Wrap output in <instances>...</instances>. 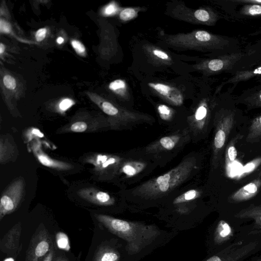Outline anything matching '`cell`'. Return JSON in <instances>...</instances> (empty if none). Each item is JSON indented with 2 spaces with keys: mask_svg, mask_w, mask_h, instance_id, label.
Returning a JSON list of instances; mask_svg holds the SVG:
<instances>
[{
  "mask_svg": "<svg viewBox=\"0 0 261 261\" xmlns=\"http://www.w3.org/2000/svg\"><path fill=\"white\" fill-rule=\"evenodd\" d=\"M196 168V159L189 157L165 174L152 178L133 191L137 196L146 200L161 197L184 182Z\"/></svg>",
  "mask_w": 261,
  "mask_h": 261,
  "instance_id": "3",
  "label": "cell"
},
{
  "mask_svg": "<svg viewBox=\"0 0 261 261\" xmlns=\"http://www.w3.org/2000/svg\"><path fill=\"white\" fill-rule=\"evenodd\" d=\"M166 14L176 19L208 26L215 25L221 18V16L211 8L191 9L179 2L167 4Z\"/></svg>",
  "mask_w": 261,
  "mask_h": 261,
  "instance_id": "5",
  "label": "cell"
},
{
  "mask_svg": "<svg viewBox=\"0 0 261 261\" xmlns=\"http://www.w3.org/2000/svg\"><path fill=\"white\" fill-rule=\"evenodd\" d=\"M123 159L112 154H99L96 157V168L102 173L113 176L119 172Z\"/></svg>",
  "mask_w": 261,
  "mask_h": 261,
  "instance_id": "13",
  "label": "cell"
},
{
  "mask_svg": "<svg viewBox=\"0 0 261 261\" xmlns=\"http://www.w3.org/2000/svg\"><path fill=\"white\" fill-rule=\"evenodd\" d=\"M235 101L251 106H261V84L243 91Z\"/></svg>",
  "mask_w": 261,
  "mask_h": 261,
  "instance_id": "17",
  "label": "cell"
},
{
  "mask_svg": "<svg viewBox=\"0 0 261 261\" xmlns=\"http://www.w3.org/2000/svg\"><path fill=\"white\" fill-rule=\"evenodd\" d=\"M234 3L239 5L245 4H253L261 5V0H232Z\"/></svg>",
  "mask_w": 261,
  "mask_h": 261,
  "instance_id": "35",
  "label": "cell"
},
{
  "mask_svg": "<svg viewBox=\"0 0 261 261\" xmlns=\"http://www.w3.org/2000/svg\"><path fill=\"white\" fill-rule=\"evenodd\" d=\"M57 42L59 43V44H61L64 41V39L61 37H59L57 40Z\"/></svg>",
  "mask_w": 261,
  "mask_h": 261,
  "instance_id": "42",
  "label": "cell"
},
{
  "mask_svg": "<svg viewBox=\"0 0 261 261\" xmlns=\"http://www.w3.org/2000/svg\"><path fill=\"white\" fill-rule=\"evenodd\" d=\"M140 10V8H125L120 11L119 18L123 21H129L137 17Z\"/></svg>",
  "mask_w": 261,
  "mask_h": 261,
  "instance_id": "24",
  "label": "cell"
},
{
  "mask_svg": "<svg viewBox=\"0 0 261 261\" xmlns=\"http://www.w3.org/2000/svg\"><path fill=\"white\" fill-rule=\"evenodd\" d=\"M71 45L77 54L80 55H85V47L80 41L73 40L71 41Z\"/></svg>",
  "mask_w": 261,
  "mask_h": 261,
  "instance_id": "30",
  "label": "cell"
},
{
  "mask_svg": "<svg viewBox=\"0 0 261 261\" xmlns=\"http://www.w3.org/2000/svg\"><path fill=\"white\" fill-rule=\"evenodd\" d=\"M74 103L73 101L68 98L63 99L60 103V109L62 111H65L70 108Z\"/></svg>",
  "mask_w": 261,
  "mask_h": 261,
  "instance_id": "31",
  "label": "cell"
},
{
  "mask_svg": "<svg viewBox=\"0 0 261 261\" xmlns=\"http://www.w3.org/2000/svg\"><path fill=\"white\" fill-rule=\"evenodd\" d=\"M55 251L54 246L53 245L50 248V251L47 255L45 257L43 261H53Z\"/></svg>",
  "mask_w": 261,
  "mask_h": 261,
  "instance_id": "38",
  "label": "cell"
},
{
  "mask_svg": "<svg viewBox=\"0 0 261 261\" xmlns=\"http://www.w3.org/2000/svg\"><path fill=\"white\" fill-rule=\"evenodd\" d=\"M143 49L149 61L158 65H170L173 60L169 54L161 48L150 44H145Z\"/></svg>",
  "mask_w": 261,
  "mask_h": 261,
  "instance_id": "15",
  "label": "cell"
},
{
  "mask_svg": "<svg viewBox=\"0 0 261 261\" xmlns=\"http://www.w3.org/2000/svg\"><path fill=\"white\" fill-rule=\"evenodd\" d=\"M95 217L109 232L126 243L131 261H139L168 244L178 233L154 224L123 220L104 214Z\"/></svg>",
  "mask_w": 261,
  "mask_h": 261,
  "instance_id": "1",
  "label": "cell"
},
{
  "mask_svg": "<svg viewBox=\"0 0 261 261\" xmlns=\"http://www.w3.org/2000/svg\"><path fill=\"white\" fill-rule=\"evenodd\" d=\"M157 110L160 118L164 121H169L173 116V110L165 105H159Z\"/></svg>",
  "mask_w": 261,
  "mask_h": 261,
  "instance_id": "26",
  "label": "cell"
},
{
  "mask_svg": "<svg viewBox=\"0 0 261 261\" xmlns=\"http://www.w3.org/2000/svg\"><path fill=\"white\" fill-rule=\"evenodd\" d=\"M0 31L1 33H9L11 31L10 24L2 19L0 21Z\"/></svg>",
  "mask_w": 261,
  "mask_h": 261,
  "instance_id": "32",
  "label": "cell"
},
{
  "mask_svg": "<svg viewBox=\"0 0 261 261\" xmlns=\"http://www.w3.org/2000/svg\"><path fill=\"white\" fill-rule=\"evenodd\" d=\"M115 6L113 4H110L106 8L105 13L107 15H110L113 13L115 11Z\"/></svg>",
  "mask_w": 261,
  "mask_h": 261,
  "instance_id": "39",
  "label": "cell"
},
{
  "mask_svg": "<svg viewBox=\"0 0 261 261\" xmlns=\"http://www.w3.org/2000/svg\"><path fill=\"white\" fill-rule=\"evenodd\" d=\"M260 220H261V217H260Z\"/></svg>",
  "mask_w": 261,
  "mask_h": 261,
  "instance_id": "47",
  "label": "cell"
},
{
  "mask_svg": "<svg viewBox=\"0 0 261 261\" xmlns=\"http://www.w3.org/2000/svg\"><path fill=\"white\" fill-rule=\"evenodd\" d=\"M260 75L261 51H255L251 59L244 67L222 82L216 90V93H220V90L226 85H230L227 89L232 92L239 83Z\"/></svg>",
  "mask_w": 261,
  "mask_h": 261,
  "instance_id": "7",
  "label": "cell"
},
{
  "mask_svg": "<svg viewBox=\"0 0 261 261\" xmlns=\"http://www.w3.org/2000/svg\"><path fill=\"white\" fill-rule=\"evenodd\" d=\"M53 246L48 231L41 228L32 237L25 261H43Z\"/></svg>",
  "mask_w": 261,
  "mask_h": 261,
  "instance_id": "10",
  "label": "cell"
},
{
  "mask_svg": "<svg viewBox=\"0 0 261 261\" xmlns=\"http://www.w3.org/2000/svg\"><path fill=\"white\" fill-rule=\"evenodd\" d=\"M200 196V192L195 189L190 190L178 196L172 201V206L192 203Z\"/></svg>",
  "mask_w": 261,
  "mask_h": 261,
  "instance_id": "22",
  "label": "cell"
},
{
  "mask_svg": "<svg viewBox=\"0 0 261 261\" xmlns=\"http://www.w3.org/2000/svg\"><path fill=\"white\" fill-rule=\"evenodd\" d=\"M93 261H131L126 243L121 238L114 237L97 250Z\"/></svg>",
  "mask_w": 261,
  "mask_h": 261,
  "instance_id": "8",
  "label": "cell"
},
{
  "mask_svg": "<svg viewBox=\"0 0 261 261\" xmlns=\"http://www.w3.org/2000/svg\"><path fill=\"white\" fill-rule=\"evenodd\" d=\"M88 128L87 124L84 121H77L73 123L70 127L71 132L74 133H83Z\"/></svg>",
  "mask_w": 261,
  "mask_h": 261,
  "instance_id": "28",
  "label": "cell"
},
{
  "mask_svg": "<svg viewBox=\"0 0 261 261\" xmlns=\"http://www.w3.org/2000/svg\"><path fill=\"white\" fill-rule=\"evenodd\" d=\"M148 87L160 97L171 105L175 106H181L184 97L181 91L175 87L162 83L149 82Z\"/></svg>",
  "mask_w": 261,
  "mask_h": 261,
  "instance_id": "12",
  "label": "cell"
},
{
  "mask_svg": "<svg viewBox=\"0 0 261 261\" xmlns=\"http://www.w3.org/2000/svg\"><path fill=\"white\" fill-rule=\"evenodd\" d=\"M57 245L60 249L68 251L70 249V243L68 236L63 232L57 233L56 237Z\"/></svg>",
  "mask_w": 261,
  "mask_h": 261,
  "instance_id": "25",
  "label": "cell"
},
{
  "mask_svg": "<svg viewBox=\"0 0 261 261\" xmlns=\"http://www.w3.org/2000/svg\"><path fill=\"white\" fill-rule=\"evenodd\" d=\"M46 34V29L45 28L40 29L35 34L36 39L39 42L41 41L45 38Z\"/></svg>",
  "mask_w": 261,
  "mask_h": 261,
  "instance_id": "33",
  "label": "cell"
},
{
  "mask_svg": "<svg viewBox=\"0 0 261 261\" xmlns=\"http://www.w3.org/2000/svg\"><path fill=\"white\" fill-rule=\"evenodd\" d=\"M245 191L250 193H254L257 191V188L254 183H250L244 188Z\"/></svg>",
  "mask_w": 261,
  "mask_h": 261,
  "instance_id": "37",
  "label": "cell"
},
{
  "mask_svg": "<svg viewBox=\"0 0 261 261\" xmlns=\"http://www.w3.org/2000/svg\"><path fill=\"white\" fill-rule=\"evenodd\" d=\"M259 121L260 124V125H261V116H260L259 117Z\"/></svg>",
  "mask_w": 261,
  "mask_h": 261,
  "instance_id": "45",
  "label": "cell"
},
{
  "mask_svg": "<svg viewBox=\"0 0 261 261\" xmlns=\"http://www.w3.org/2000/svg\"><path fill=\"white\" fill-rule=\"evenodd\" d=\"M228 155L230 161H233L237 157V152L234 146H230L228 149Z\"/></svg>",
  "mask_w": 261,
  "mask_h": 261,
  "instance_id": "36",
  "label": "cell"
},
{
  "mask_svg": "<svg viewBox=\"0 0 261 261\" xmlns=\"http://www.w3.org/2000/svg\"><path fill=\"white\" fill-rule=\"evenodd\" d=\"M161 41L166 46L176 49L195 50L207 53L210 58L242 50L241 41L233 37L196 30L186 33L164 35Z\"/></svg>",
  "mask_w": 261,
  "mask_h": 261,
  "instance_id": "2",
  "label": "cell"
},
{
  "mask_svg": "<svg viewBox=\"0 0 261 261\" xmlns=\"http://www.w3.org/2000/svg\"><path fill=\"white\" fill-rule=\"evenodd\" d=\"M241 5V7L232 16L237 18L261 17V5L253 4H245Z\"/></svg>",
  "mask_w": 261,
  "mask_h": 261,
  "instance_id": "20",
  "label": "cell"
},
{
  "mask_svg": "<svg viewBox=\"0 0 261 261\" xmlns=\"http://www.w3.org/2000/svg\"><path fill=\"white\" fill-rule=\"evenodd\" d=\"M257 261H261V259H260V260H257Z\"/></svg>",
  "mask_w": 261,
  "mask_h": 261,
  "instance_id": "46",
  "label": "cell"
},
{
  "mask_svg": "<svg viewBox=\"0 0 261 261\" xmlns=\"http://www.w3.org/2000/svg\"><path fill=\"white\" fill-rule=\"evenodd\" d=\"M101 108L106 114L112 117V124L115 128H127L151 120L146 114L119 108L107 101L101 102Z\"/></svg>",
  "mask_w": 261,
  "mask_h": 261,
  "instance_id": "6",
  "label": "cell"
},
{
  "mask_svg": "<svg viewBox=\"0 0 261 261\" xmlns=\"http://www.w3.org/2000/svg\"><path fill=\"white\" fill-rule=\"evenodd\" d=\"M208 113L207 100L204 99L199 105L194 114L188 118L190 128L193 133L196 134L203 127Z\"/></svg>",
  "mask_w": 261,
  "mask_h": 261,
  "instance_id": "16",
  "label": "cell"
},
{
  "mask_svg": "<svg viewBox=\"0 0 261 261\" xmlns=\"http://www.w3.org/2000/svg\"><path fill=\"white\" fill-rule=\"evenodd\" d=\"M188 134L187 130L175 133L162 137L145 147L148 153L157 154L176 149L186 142Z\"/></svg>",
  "mask_w": 261,
  "mask_h": 261,
  "instance_id": "11",
  "label": "cell"
},
{
  "mask_svg": "<svg viewBox=\"0 0 261 261\" xmlns=\"http://www.w3.org/2000/svg\"><path fill=\"white\" fill-rule=\"evenodd\" d=\"M57 261H67V260L64 258H60L59 259H58Z\"/></svg>",
  "mask_w": 261,
  "mask_h": 261,
  "instance_id": "44",
  "label": "cell"
},
{
  "mask_svg": "<svg viewBox=\"0 0 261 261\" xmlns=\"http://www.w3.org/2000/svg\"><path fill=\"white\" fill-rule=\"evenodd\" d=\"M3 82L5 86L9 89L13 90L16 87V81L15 79L11 75H5L3 78Z\"/></svg>",
  "mask_w": 261,
  "mask_h": 261,
  "instance_id": "29",
  "label": "cell"
},
{
  "mask_svg": "<svg viewBox=\"0 0 261 261\" xmlns=\"http://www.w3.org/2000/svg\"><path fill=\"white\" fill-rule=\"evenodd\" d=\"M254 167V165L252 163H249L247 164L245 167H244V171L245 172H248L252 170Z\"/></svg>",
  "mask_w": 261,
  "mask_h": 261,
  "instance_id": "40",
  "label": "cell"
},
{
  "mask_svg": "<svg viewBox=\"0 0 261 261\" xmlns=\"http://www.w3.org/2000/svg\"><path fill=\"white\" fill-rule=\"evenodd\" d=\"M20 231L21 227L19 225L11 229L2 241V249L7 251L16 248L18 245Z\"/></svg>",
  "mask_w": 261,
  "mask_h": 261,
  "instance_id": "19",
  "label": "cell"
},
{
  "mask_svg": "<svg viewBox=\"0 0 261 261\" xmlns=\"http://www.w3.org/2000/svg\"><path fill=\"white\" fill-rule=\"evenodd\" d=\"M247 49L253 51H261V39L256 41L251 45H247L246 48Z\"/></svg>",
  "mask_w": 261,
  "mask_h": 261,
  "instance_id": "34",
  "label": "cell"
},
{
  "mask_svg": "<svg viewBox=\"0 0 261 261\" xmlns=\"http://www.w3.org/2000/svg\"><path fill=\"white\" fill-rule=\"evenodd\" d=\"M35 153L39 161L44 166L60 170H66L70 168L69 164L51 159L41 151Z\"/></svg>",
  "mask_w": 261,
  "mask_h": 261,
  "instance_id": "21",
  "label": "cell"
},
{
  "mask_svg": "<svg viewBox=\"0 0 261 261\" xmlns=\"http://www.w3.org/2000/svg\"><path fill=\"white\" fill-rule=\"evenodd\" d=\"M4 261H15L14 258L12 257H8L6 258Z\"/></svg>",
  "mask_w": 261,
  "mask_h": 261,
  "instance_id": "43",
  "label": "cell"
},
{
  "mask_svg": "<svg viewBox=\"0 0 261 261\" xmlns=\"http://www.w3.org/2000/svg\"><path fill=\"white\" fill-rule=\"evenodd\" d=\"M225 141V134L222 129H219L215 135L214 146L217 149L222 147Z\"/></svg>",
  "mask_w": 261,
  "mask_h": 261,
  "instance_id": "27",
  "label": "cell"
},
{
  "mask_svg": "<svg viewBox=\"0 0 261 261\" xmlns=\"http://www.w3.org/2000/svg\"><path fill=\"white\" fill-rule=\"evenodd\" d=\"M79 195L83 198L97 205L112 206L115 204V200L107 192L92 188H86L80 190Z\"/></svg>",
  "mask_w": 261,
  "mask_h": 261,
  "instance_id": "14",
  "label": "cell"
},
{
  "mask_svg": "<svg viewBox=\"0 0 261 261\" xmlns=\"http://www.w3.org/2000/svg\"><path fill=\"white\" fill-rule=\"evenodd\" d=\"M24 187V181L20 178L12 182L2 194L0 202L1 220L17 208L23 197Z\"/></svg>",
  "mask_w": 261,
  "mask_h": 261,
  "instance_id": "9",
  "label": "cell"
},
{
  "mask_svg": "<svg viewBox=\"0 0 261 261\" xmlns=\"http://www.w3.org/2000/svg\"><path fill=\"white\" fill-rule=\"evenodd\" d=\"M146 164L141 161L132 160L123 161L119 172L127 177H133L142 172L146 167Z\"/></svg>",
  "mask_w": 261,
  "mask_h": 261,
  "instance_id": "18",
  "label": "cell"
},
{
  "mask_svg": "<svg viewBox=\"0 0 261 261\" xmlns=\"http://www.w3.org/2000/svg\"><path fill=\"white\" fill-rule=\"evenodd\" d=\"M254 52L245 48L237 53L202 60L193 67L206 76L223 73L232 75L244 67L251 59Z\"/></svg>",
  "mask_w": 261,
  "mask_h": 261,
  "instance_id": "4",
  "label": "cell"
},
{
  "mask_svg": "<svg viewBox=\"0 0 261 261\" xmlns=\"http://www.w3.org/2000/svg\"><path fill=\"white\" fill-rule=\"evenodd\" d=\"M109 88L123 97L125 96L126 92L127 93L126 83L122 80H116L112 82L109 85Z\"/></svg>",
  "mask_w": 261,
  "mask_h": 261,
  "instance_id": "23",
  "label": "cell"
},
{
  "mask_svg": "<svg viewBox=\"0 0 261 261\" xmlns=\"http://www.w3.org/2000/svg\"><path fill=\"white\" fill-rule=\"evenodd\" d=\"M5 47L4 46V45L1 43L0 44V54L1 55H2L3 52L5 51Z\"/></svg>",
  "mask_w": 261,
  "mask_h": 261,
  "instance_id": "41",
  "label": "cell"
}]
</instances>
